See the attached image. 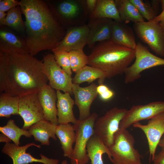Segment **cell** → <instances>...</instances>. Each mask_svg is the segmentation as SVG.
<instances>
[{"instance_id": "6da1fadb", "label": "cell", "mask_w": 164, "mask_h": 164, "mask_svg": "<svg viewBox=\"0 0 164 164\" xmlns=\"http://www.w3.org/2000/svg\"><path fill=\"white\" fill-rule=\"evenodd\" d=\"M19 5L25 18L24 41L29 53L34 56L42 51L56 48L66 32L45 2L21 0Z\"/></svg>"}, {"instance_id": "7a4b0ae2", "label": "cell", "mask_w": 164, "mask_h": 164, "mask_svg": "<svg viewBox=\"0 0 164 164\" xmlns=\"http://www.w3.org/2000/svg\"><path fill=\"white\" fill-rule=\"evenodd\" d=\"M0 65L5 74L7 94L20 97L38 93L48 84L43 61L29 53L0 52Z\"/></svg>"}, {"instance_id": "3957f363", "label": "cell", "mask_w": 164, "mask_h": 164, "mask_svg": "<svg viewBox=\"0 0 164 164\" xmlns=\"http://www.w3.org/2000/svg\"><path fill=\"white\" fill-rule=\"evenodd\" d=\"M89 66L103 71L111 78L124 73L135 58L134 50L108 40L97 43L88 56Z\"/></svg>"}, {"instance_id": "277c9868", "label": "cell", "mask_w": 164, "mask_h": 164, "mask_svg": "<svg viewBox=\"0 0 164 164\" xmlns=\"http://www.w3.org/2000/svg\"><path fill=\"white\" fill-rule=\"evenodd\" d=\"M134 136L127 129L120 128L109 148L114 164H142L141 156L134 147Z\"/></svg>"}, {"instance_id": "5b68a950", "label": "cell", "mask_w": 164, "mask_h": 164, "mask_svg": "<svg viewBox=\"0 0 164 164\" xmlns=\"http://www.w3.org/2000/svg\"><path fill=\"white\" fill-rule=\"evenodd\" d=\"M97 114L93 113L88 118L77 119L74 124L76 133L75 145L70 158L71 164H87L90 160L86 147L90 138L94 134V125Z\"/></svg>"}, {"instance_id": "8992f818", "label": "cell", "mask_w": 164, "mask_h": 164, "mask_svg": "<svg viewBox=\"0 0 164 164\" xmlns=\"http://www.w3.org/2000/svg\"><path fill=\"white\" fill-rule=\"evenodd\" d=\"M127 110L114 107L96 120L94 125V134L108 148L113 144L114 135L120 129L121 121Z\"/></svg>"}, {"instance_id": "52a82bcc", "label": "cell", "mask_w": 164, "mask_h": 164, "mask_svg": "<svg viewBox=\"0 0 164 164\" xmlns=\"http://www.w3.org/2000/svg\"><path fill=\"white\" fill-rule=\"evenodd\" d=\"M135 60L126 70L124 81L126 84L134 82L141 76V73L146 69L159 66H164V59L151 53L148 47L140 42L137 43L135 50Z\"/></svg>"}, {"instance_id": "ba28073f", "label": "cell", "mask_w": 164, "mask_h": 164, "mask_svg": "<svg viewBox=\"0 0 164 164\" xmlns=\"http://www.w3.org/2000/svg\"><path fill=\"white\" fill-rule=\"evenodd\" d=\"M137 37L156 54L164 57V26L152 21L134 23Z\"/></svg>"}, {"instance_id": "9c48e42d", "label": "cell", "mask_w": 164, "mask_h": 164, "mask_svg": "<svg viewBox=\"0 0 164 164\" xmlns=\"http://www.w3.org/2000/svg\"><path fill=\"white\" fill-rule=\"evenodd\" d=\"M43 63L49 85L56 91L72 93V78L58 64L53 53L45 55Z\"/></svg>"}, {"instance_id": "30bf717a", "label": "cell", "mask_w": 164, "mask_h": 164, "mask_svg": "<svg viewBox=\"0 0 164 164\" xmlns=\"http://www.w3.org/2000/svg\"><path fill=\"white\" fill-rule=\"evenodd\" d=\"M164 113V101H157L142 105H134L128 110L121 121L120 128L127 129L131 125L145 120H150Z\"/></svg>"}, {"instance_id": "8fae6325", "label": "cell", "mask_w": 164, "mask_h": 164, "mask_svg": "<svg viewBox=\"0 0 164 164\" xmlns=\"http://www.w3.org/2000/svg\"><path fill=\"white\" fill-rule=\"evenodd\" d=\"M19 115L24 121L22 128L28 130L33 124L44 119L38 93L27 94L20 97Z\"/></svg>"}, {"instance_id": "7c38bea8", "label": "cell", "mask_w": 164, "mask_h": 164, "mask_svg": "<svg viewBox=\"0 0 164 164\" xmlns=\"http://www.w3.org/2000/svg\"><path fill=\"white\" fill-rule=\"evenodd\" d=\"M35 146L39 148L40 145H37L34 142L27 144L24 146H17L14 143H6L3 146L2 152L9 156L12 159L13 164H29L34 162H37L43 164H58L57 159H50L41 154L40 159L33 157L26 150L31 146Z\"/></svg>"}, {"instance_id": "4fadbf2b", "label": "cell", "mask_w": 164, "mask_h": 164, "mask_svg": "<svg viewBox=\"0 0 164 164\" xmlns=\"http://www.w3.org/2000/svg\"><path fill=\"white\" fill-rule=\"evenodd\" d=\"M133 126L141 129L145 134L149 149V161H152L156 155L157 146L164 134V113L149 120L145 125L138 122Z\"/></svg>"}, {"instance_id": "5bb4252c", "label": "cell", "mask_w": 164, "mask_h": 164, "mask_svg": "<svg viewBox=\"0 0 164 164\" xmlns=\"http://www.w3.org/2000/svg\"><path fill=\"white\" fill-rule=\"evenodd\" d=\"M97 86L95 83H92L88 86L81 87L73 83L72 92L74 96L75 104L79 110V120H85L91 115V106L98 94L96 90Z\"/></svg>"}, {"instance_id": "9a60e30c", "label": "cell", "mask_w": 164, "mask_h": 164, "mask_svg": "<svg viewBox=\"0 0 164 164\" xmlns=\"http://www.w3.org/2000/svg\"><path fill=\"white\" fill-rule=\"evenodd\" d=\"M57 9L62 16L69 20L73 26L85 24L88 14L86 0L64 1L58 5Z\"/></svg>"}, {"instance_id": "2e32d148", "label": "cell", "mask_w": 164, "mask_h": 164, "mask_svg": "<svg viewBox=\"0 0 164 164\" xmlns=\"http://www.w3.org/2000/svg\"><path fill=\"white\" fill-rule=\"evenodd\" d=\"M114 20L108 18L91 19L87 24L89 32L87 45L92 49L97 43L111 39Z\"/></svg>"}, {"instance_id": "e0dca14e", "label": "cell", "mask_w": 164, "mask_h": 164, "mask_svg": "<svg viewBox=\"0 0 164 164\" xmlns=\"http://www.w3.org/2000/svg\"><path fill=\"white\" fill-rule=\"evenodd\" d=\"M89 32L87 24L71 27L56 48L68 52L73 50H83L87 44Z\"/></svg>"}, {"instance_id": "ac0fdd59", "label": "cell", "mask_w": 164, "mask_h": 164, "mask_svg": "<svg viewBox=\"0 0 164 164\" xmlns=\"http://www.w3.org/2000/svg\"><path fill=\"white\" fill-rule=\"evenodd\" d=\"M38 95L43 109L44 119L53 124L58 125L56 91L48 84L41 89L38 92Z\"/></svg>"}, {"instance_id": "d6986e66", "label": "cell", "mask_w": 164, "mask_h": 164, "mask_svg": "<svg viewBox=\"0 0 164 164\" xmlns=\"http://www.w3.org/2000/svg\"><path fill=\"white\" fill-rule=\"evenodd\" d=\"M57 100L56 107L59 124H75L77 119L75 117L73 111L74 100L68 92L62 93L56 91Z\"/></svg>"}, {"instance_id": "ffe728a7", "label": "cell", "mask_w": 164, "mask_h": 164, "mask_svg": "<svg viewBox=\"0 0 164 164\" xmlns=\"http://www.w3.org/2000/svg\"><path fill=\"white\" fill-rule=\"evenodd\" d=\"M110 40L134 50L137 45L132 29L125 23L114 20Z\"/></svg>"}, {"instance_id": "44dd1931", "label": "cell", "mask_w": 164, "mask_h": 164, "mask_svg": "<svg viewBox=\"0 0 164 164\" xmlns=\"http://www.w3.org/2000/svg\"><path fill=\"white\" fill-rule=\"evenodd\" d=\"M57 126L44 119L31 125L28 130L36 141L40 142L42 145H49L50 138L55 141L57 140L56 135Z\"/></svg>"}, {"instance_id": "7402d4cb", "label": "cell", "mask_w": 164, "mask_h": 164, "mask_svg": "<svg viewBox=\"0 0 164 164\" xmlns=\"http://www.w3.org/2000/svg\"><path fill=\"white\" fill-rule=\"evenodd\" d=\"M0 52L17 53H29L25 41L21 40L13 33L0 31Z\"/></svg>"}, {"instance_id": "603a6c76", "label": "cell", "mask_w": 164, "mask_h": 164, "mask_svg": "<svg viewBox=\"0 0 164 164\" xmlns=\"http://www.w3.org/2000/svg\"><path fill=\"white\" fill-rule=\"evenodd\" d=\"M56 135L60 140L64 156L70 158L76 140V133L73 125L70 123L59 124L57 126Z\"/></svg>"}, {"instance_id": "cb8c5ba5", "label": "cell", "mask_w": 164, "mask_h": 164, "mask_svg": "<svg viewBox=\"0 0 164 164\" xmlns=\"http://www.w3.org/2000/svg\"><path fill=\"white\" fill-rule=\"evenodd\" d=\"M86 149L91 164H104L102 156L104 153L107 154L112 162V159L109 148L95 134L89 139Z\"/></svg>"}, {"instance_id": "d4e9b609", "label": "cell", "mask_w": 164, "mask_h": 164, "mask_svg": "<svg viewBox=\"0 0 164 164\" xmlns=\"http://www.w3.org/2000/svg\"><path fill=\"white\" fill-rule=\"evenodd\" d=\"M89 18H108L122 22L114 0H97L96 6Z\"/></svg>"}, {"instance_id": "484cf974", "label": "cell", "mask_w": 164, "mask_h": 164, "mask_svg": "<svg viewBox=\"0 0 164 164\" xmlns=\"http://www.w3.org/2000/svg\"><path fill=\"white\" fill-rule=\"evenodd\" d=\"M115 2L122 22L127 23L145 21L135 6L130 0H115Z\"/></svg>"}, {"instance_id": "4316f807", "label": "cell", "mask_w": 164, "mask_h": 164, "mask_svg": "<svg viewBox=\"0 0 164 164\" xmlns=\"http://www.w3.org/2000/svg\"><path fill=\"white\" fill-rule=\"evenodd\" d=\"M106 78L105 73L96 67L86 65L77 72L72 78L73 83L80 85L87 82L88 84L98 79L99 84H104Z\"/></svg>"}, {"instance_id": "83f0119b", "label": "cell", "mask_w": 164, "mask_h": 164, "mask_svg": "<svg viewBox=\"0 0 164 164\" xmlns=\"http://www.w3.org/2000/svg\"><path fill=\"white\" fill-rule=\"evenodd\" d=\"M20 97L13 96L4 93L0 95V117L9 118L12 115H19Z\"/></svg>"}, {"instance_id": "f1b7e54d", "label": "cell", "mask_w": 164, "mask_h": 164, "mask_svg": "<svg viewBox=\"0 0 164 164\" xmlns=\"http://www.w3.org/2000/svg\"><path fill=\"white\" fill-rule=\"evenodd\" d=\"M0 131L17 146L20 145L19 140L22 136L30 138L32 136L28 130L20 128L15 124L14 120L11 119L8 121L5 125L0 127Z\"/></svg>"}, {"instance_id": "f546056e", "label": "cell", "mask_w": 164, "mask_h": 164, "mask_svg": "<svg viewBox=\"0 0 164 164\" xmlns=\"http://www.w3.org/2000/svg\"><path fill=\"white\" fill-rule=\"evenodd\" d=\"M22 13L19 5L9 11L7 13L4 25L16 30L22 29L25 25L22 19Z\"/></svg>"}, {"instance_id": "4dcf8cb0", "label": "cell", "mask_w": 164, "mask_h": 164, "mask_svg": "<svg viewBox=\"0 0 164 164\" xmlns=\"http://www.w3.org/2000/svg\"><path fill=\"white\" fill-rule=\"evenodd\" d=\"M69 53L71 69L75 73L88 65V56L83 50H72Z\"/></svg>"}, {"instance_id": "1f68e13d", "label": "cell", "mask_w": 164, "mask_h": 164, "mask_svg": "<svg viewBox=\"0 0 164 164\" xmlns=\"http://www.w3.org/2000/svg\"><path fill=\"white\" fill-rule=\"evenodd\" d=\"M51 51L58 64L70 77H72V72L69 52L57 48Z\"/></svg>"}, {"instance_id": "d6a6232c", "label": "cell", "mask_w": 164, "mask_h": 164, "mask_svg": "<svg viewBox=\"0 0 164 164\" xmlns=\"http://www.w3.org/2000/svg\"><path fill=\"white\" fill-rule=\"evenodd\" d=\"M130 1L135 6L142 17L148 21L151 20L156 16L152 5L142 0Z\"/></svg>"}, {"instance_id": "836d02e7", "label": "cell", "mask_w": 164, "mask_h": 164, "mask_svg": "<svg viewBox=\"0 0 164 164\" xmlns=\"http://www.w3.org/2000/svg\"><path fill=\"white\" fill-rule=\"evenodd\" d=\"M96 90L100 98L104 101L110 100L114 94V92L104 84H99L97 86Z\"/></svg>"}, {"instance_id": "e575fe53", "label": "cell", "mask_w": 164, "mask_h": 164, "mask_svg": "<svg viewBox=\"0 0 164 164\" xmlns=\"http://www.w3.org/2000/svg\"><path fill=\"white\" fill-rule=\"evenodd\" d=\"M19 1L15 0H1L0 11H9L19 5Z\"/></svg>"}, {"instance_id": "d590c367", "label": "cell", "mask_w": 164, "mask_h": 164, "mask_svg": "<svg viewBox=\"0 0 164 164\" xmlns=\"http://www.w3.org/2000/svg\"><path fill=\"white\" fill-rule=\"evenodd\" d=\"M86 1L87 10L88 14L90 15L96 6L97 0H87Z\"/></svg>"}, {"instance_id": "8d00e7d4", "label": "cell", "mask_w": 164, "mask_h": 164, "mask_svg": "<svg viewBox=\"0 0 164 164\" xmlns=\"http://www.w3.org/2000/svg\"><path fill=\"white\" fill-rule=\"evenodd\" d=\"M152 161L154 164H164V149L155 155Z\"/></svg>"}, {"instance_id": "74e56055", "label": "cell", "mask_w": 164, "mask_h": 164, "mask_svg": "<svg viewBox=\"0 0 164 164\" xmlns=\"http://www.w3.org/2000/svg\"><path fill=\"white\" fill-rule=\"evenodd\" d=\"M151 21L156 23H159L161 25L164 26V10Z\"/></svg>"}, {"instance_id": "f35d334b", "label": "cell", "mask_w": 164, "mask_h": 164, "mask_svg": "<svg viewBox=\"0 0 164 164\" xmlns=\"http://www.w3.org/2000/svg\"><path fill=\"white\" fill-rule=\"evenodd\" d=\"M152 6L156 15L159 9V4L160 0H152Z\"/></svg>"}, {"instance_id": "ab89813d", "label": "cell", "mask_w": 164, "mask_h": 164, "mask_svg": "<svg viewBox=\"0 0 164 164\" xmlns=\"http://www.w3.org/2000/svg\"><path fill=\"white\" fill-rule=\"evenodd\" d=\"M11 140L7 136L4 134L2 133L0 134V142H4L5 143L10 142Z\"/></svg>"}, {"instance_id": "60d3db41", "label": "cell", "mask_w": 164, "mask_h": 164, "mask_svg": "<svg viewBox=\"0 0 164 164\" xmlns=\"http://www.w3.org/2000/svg\"><path fill=\"white\" fill-rule=\"evenodd\" d=\"M7 13L5 12L0 11V24L4 25Z\"/></svg>"}, {"instance_id": "b9f144b4", "label": "cell", "mask_w": 164, "mask_h": 164, "mask_svg": "<svg viewBox=\"0 0 164 164\" xmlns=\"http://www.w3.org/2000/svg\"><path fill=\"white\" fill-rule=\"evenodd\" d=\"M158 145L161 147V150L164 149V134L161 139L159 142Z\"/></svg>"}, {"instance_id": "7bdbcfd3", "label": "cell", "mask_w": 164, "mask_h": 164, "mask_svg": "<svg viewBox=\"0 0 164 164\" xmlns=\"http://www.w3.org/2000/svg\"><path fill=\"white\" fill-rule=\"evenodd\" d=\"M160 3L161 5L162 11L164 10V0H160Z\"/></svg>"}, {"instance_id": "ee69618b", "label": "cell", "mask_w": 164, "mask_h": 164, "mask_svg": "<svg viewBox=\"0 0 164 164\" xmlns=\"http://www.w3.org/2000/svg\"><path fill=\"white\" fill-rule=\"evenodd\" d=\"M61 164H67V161L66 160H64L62 161Z\"/></svg>"}]
</instances>
